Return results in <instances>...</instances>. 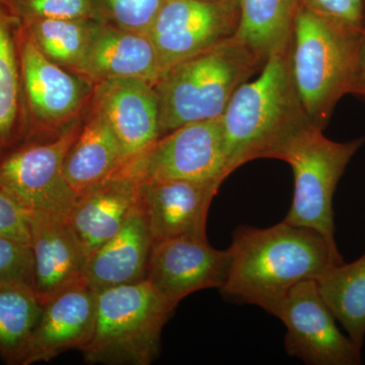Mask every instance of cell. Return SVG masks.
Segmentation results:
<instances>
[{"instance_id":"6da1fadb","label":"cell","mask_w":365,"mask_h":365,"mask_svg":"<svg viewBox=\"0 0 365 365\" xmlns=\"http://www.w3.org/2000/svg\"><path fill=\"white\" fill-rule=\"evenodd\" d=\"M230 250V273L220 292L273 316L295 285L344 262L319 232L285 222L267 228L240 225Z\"/></svg>"},{"instance_id":"7a4b0ae2","label":"cell","mask_w":365,"mask_h":365,"mask_svg":"<svg viewBox=\"0 0 365 365\" xmlns=\"http://www.w3.org/2000/svg\"><path fill=\"white\" fill-rule=\"evenodd\" d=\"M289 44L272 53L258 78L240 86L222 119L230 175L258 158H276L313 126L297 93Z\"/></svg>"},{"instance_id":"3957f363","label":"cell","mask_w":365,"mask_h":365,"mask_svg":"<svg viewBox=\"0 0 365 365\" xmlns=\"http://www.w3.org/2000/svg\"><path fill=\"white\" fill-rule=\"evenodd\" d=\"M265 62L234 36L170 67L153 85L160 137L184 125L222 116L237 88Z\"/></svg>"},{"instance_id":"277c9868","label":"cell","mask_w":365,"mask_h":365,"mask_svg":"<svg viewBox=\"0 0 365 365\" xmlns=\"http://www.w3.org/2000/svg\"><path fill=\"white\" fill-rule=\"evenodd\" d=\"M364 31L299 4L290 44L292 78L309 122L324 131L338 102L352 93Z\"/></svg>"},{"instance_id":"5b68a950","label":"cell","mask_w":365,"mask_h":365,"mask_svg":"<svg viewBox=\"0 0 365 365\" xmlns=\"http://www.w3.org/2000/svg\"><path fill=\"white\" fill-rule=\"evenodd\" d=\"M176 307L146 279L98 292L93 334L81 350L83 359L90 364H153Z\"/></svg>"},{"instance_id":"8992f818","label":"cell","mask_w":365,"mask_h":365,"mask_svg":"<svg viewBox=\"0 0 365 365\" xmlns=\"http://www.w3.org/2000/svg\"><path fill=\"white\" fill-rule=\"evenodd\" d=\"M364 143V137L345 143L331 140L314 126L295 137L280 157L290 165L294 177V198L283 222L312 228L338 249L334 194L346 168Z\"/></svg>"},{"instance_id":"52a82bcc","label":"cell","mask_w":365,"mask_h":365,"mask_svg":"<svg viewBox=\"0 0 365 365\" xmlns=\"http://www.w3.org/2000/svg\"><path fill=\"white\" fill-rule=\"evenodd\" d=\"M85 116L55 135L28 139L0 155V190L26 212L68 215L76 195L66 181L64 162Z\"/></svg>"},{"instance_id":"ba28073f","label":"cell","mask_w":365,"mask_h":365,"mask_svg":"<svg viewBox=\"0 0 365 365\" xmlns=\"http://www.w3.org/2000/svg\"><path fill=\"white\" fill-rule=\"evenodd\" d=\"M28 139L55 135L85 116L95 83L48 59L25 26L20 38Z\"/></svg>"},{"instance_id":"9c48e42d","label":"cell","mask_w":365,"mask_h":365,"mask_svg":"<svg viewBox=\"0 0 365 365\" xmlns=\"http://www.w3.org/2000/svg\"><path fill=\"white\" fill-rule=\"evenodd\" d=\"M119 172L137 182L218 180L230 176L220 117L179 127L127 160Z\"/></svg>"},{"instance_id":"30bf717a","label":"cell","mask_w":365,"mask_h":365,"mask_svg":"<svg viewBox=\"0 0 365 365\" xmlns=\"http://www.w3.org/2000/svg\"><path fill=\"white\" fill-rule=\"evenodd\" d=\"M287 327L285 350L309 365H357L361 349L341 332L316 280L295 285L275 314Z\"/></svg>"},{"instance_id":"8fae6325","label":"cell","mask_w":365,"mask_h":365,"mask_svg":"<svg viewBox=\"0 0 365 365\" xmlns=\"http://www.w3.org/2000/svg\"><path fill=\"white\" fill-rule=\"evenodd\" d=\"M239 18V0H165L148 33L163 73L175 64L234 37Z\"/></svg>"},{"instance_id":"7c38bea8","label":"cell","mask_w":365,"mask_h":365,"mask_svg":"<svg viewBox=\"0 0 365 365\" xmlns=\"http://www.w3.org/2000/svg\"><path fill=\"white\" fill-rule=\"evenodd\" d=\"M230 248L216 250L207 239L177 237L153 244L146 280L177 307L199 290L222 289L230 273Z\"/></svg>"},{"instance_id":"4fadbf2b","label":"cell","mask_w":365,"mask_h":365,"mask_svg":"<svg viewBox=\"0 0 365 365\" xmlns=\"http://www.w3.org/2000/svg\"><path fill=\"white\" fill-rule=\"evenodd\" d=\"M223 182L218 180H163L139 182V204L153 242L206 237L211 202Z\"/></svg>"},{"instance_id":"5bb4252c","label":"cell","mask_w":365,"mask_h":365,"mask_svg":"<svg viewBox=\"0 0 365 365\" xmlns=\"http://www.w3.org/2000/svg\"><path fill=\"white\" fill-rule=\"evenodd\" d=\"M33 255V289L45 304L62 290L86 280V258L66 215L29 212Z\"/></svg>"},{"instance_id":"9a60e30c","label":"cell","mask_w":365,"mask_h":365,"mask_svg":"<svg viewBox=\"0 0 365 365\" xmlns=\"http://www.w3.org/2000/svg\"><path fill=\"white\" fill-rule=\"evenodd\" d=\"M91 103L114 131L126 162L160 137V106L155 86L137 78L96 83Z\"/></svg>"},{"instance_id":"2e32d148","label":"cell","mask_w":365,"mask_h":365,"mask_svg":"<svg viewBox=\"0 0 365 365\" xmlns=\"http://www.w3.org/2000/svg\"><path fill=\"white\" fill-rule=\"evenodd\" d=\"M97 292L86 280L62 290L43 304L21 365L48 362L62 353L81 351L95 326Z\"/></svg>"},{"instance_id":"e0dca14e","label":"cell","mask_w":365,"mask_h":365,"mask_svg":"<svg viewBox=\"0 0 365 365\" xmlns=\"http://www.w3.org/2000/svg\"><path fill=\"white\" fill-rule=\"evenodd\" d=\"M138 203V182L119 170L76 197L67 222L86 258L121 230Z\"/></svg>"},{"instance_id":"ac0fdd59","label":"cell","mask_w":365,"mask_h":365,"mask_svg":"<svg viewBox=\"0 0 365 365\" xmlns=\"http://www.w3.org/2000/svg\"><path fill=\"white\" fill-rule=\"evenodd\" d=\"M162 73L157 49L150 36L103 23L78 71L95 85L122 78L143 79L155 85Z\"/></svg>"},{"instance_id":"d6986e66","label":"cell","mask_w":365,"mask_h":365,"mask_svg":"<svg viewBox=\"0 0 365 365\" xmlns=\"http://www.w3.org/2000/svg\"><path fill=\"white\" fill-rule=\"evenodd\" d=\"M153 244L138 203L121 230L86 261V282L98 292L145 280Z\"/></svg>"},{"instance_id":"ffe728a7","label":"cell","mask_w":365,"mask_h":365,"mask_svg":"<svg viewBox=\"0 0 365 365\" xmlns=\"http://www.w3.org/2000/svg\"><path fill=\"white\" fill-rule=\"evenodd\" d=\"M125 163L126 158L114 131L91 101L81 132L64 162L67 182L78 197L111 177Z\"/></svg>"},{"instance_id":"44dd1931","label":"cell","mask_w":365,"mask_h":365,"mask_svg":"<svg viewBox=\"0 0 365 365\" xmlns=\"http://www.w3.org/2000/svg\"><path fill=\"white\" fill-rule=\"evenodd\" d=\"M21 26L6 0H0V155L28 136L20 55Z\"/></svg>"},{"instance_id":"7402d4cb","label":"cell","mask_w":365,"mask_h":365,"mask_svg":"<svg viewBox=\"0 0 365 365\" xmlns=\"http://www.w3.org/2000/svg\"><path fill=\"white\" fill-rule=\"evenodd\" d=\"M299 0H239V25L235 37L267 61L289 44Z\"/></svg>"},{"instance_id":"603a6c76","label":"cell","mask_w":365,"mask_h":365,"mask_svg":"<svg viewBox=\"0 0 365 365\" xmlns=\"http://www.w3.org/2000/svg\"><path fill=\"white\" fill-rule=\"evenodd\" d=\"M316 282L337 322L361 349L365 338V254L352 263L333 266Z\"/></svg>"},{"instance_id":"cb8c5ba5","label":"cell","mask_w":365,"mask_h":365,"mask_svg":"<svg viewBox=\"0 0 365 365\" xmlns=\"http://www.w3.org/2000/svg\"><path fill=\"white\" fill-rule=\"evenodd\" d=\"M43 304L30 283L0 282V356L21 365Z\"/></svg>"},{"instance_id":"d4e9b609","label":"cell","mask_w":365,"mask_h":365,"mask_svg":"<svg viewBox=\"0 0 365 365\" xmlns=\"http://www.w3.org/2000/svg\"><path fill=\"white\" fill-rule=\"evenodd\" d=\"M102 21L95 18L38 20L23 24L48 59L78 73Z\"/></svg>"},{"instance_id":"484cf974","label":"cell","mask_w":365,"mask_h":365,"mask_svg":"<svg viewBox=\"0 0 365 365\" xmlns=\"http://www.w3.org/2000/svg\"><path fill=\"white\" fill-rule=\"evenodd\" d=\"M165 0H91L93 16L105 25L148 35Z\"/></svg>"},{"instance_id":"4316f807","label":"cell","mask_w":365,"mask_h":365,"mask_svg":"<svg viewBox=\"0 0 365 365\" xmlns=\"http://www.w3.org/2000/svg\"><path fill=\"white\" fill-rule=\"evenodd\" d=\"M6 2L20 18L21 24L38 20L95 18L91 0H6Z\"/></svg>"},{"instance_id":"83f0119b","label":"cell","mask_w":365,"mask_h":365,"mask_svg":"<svg viewBox=\"0 0 365 365\" xmlns=\"http://www.w3.org/2000/svg\"><path fill=\"white\" fill-rule=\"evenodd\" d=\"M33 255L30 245L0 237V282H32Z\"/></svg>"},{"instance_id":"f1b7e54d","label":"cell","mask_w":365,"mask_h":365,"mask_svg":"<svg viewBox=\"0 0 365 365\" xmlns=\"http://www.w3.org/2000/svg\"><path fill=\"white\" fill-rule=\"evenodd\" d=\"M299 4L319 16L365 30L364 0H299Z\"/></svg>"},{"instance_id":"f546056e","label":"cell","mask_w":365,"mask_h":365,"mask_svg":"<svg viewBox=\"0 0 365 365\" xmlns=\"http://www.w3.org/2000/svg\"><path fill=\"white\" fill-rule=\"evenodd\" d=\"M0 237L30 245L28 212L0 190Z\"/></svg>"},{"instance_id":"4dcf8cb0","label":"cell","mask_w":365,"mask_h":365,"mask_svg":"<svg viewBox=\"0 0 365 365\" xmlns=\"http://www.w3.org/2000/svg\"><path fill=\"white\" fill-rule=\"evenodd\" d=\"M352 93H356V95L365 98V30L362 35L361 42H360Z\"/></svg>"},{"instance_id":"1f68e13d","label":"cell","mask_w":365,"mask_h":365,"mask_svg":"<svg viewBox=\"0 0 365 365\" xmlns=\"http://www.w3.org/2000/svg\"><path fill=\"white\" fill-rule=\"evenodd\" d=\"M203 1H208V2H220V1H225V0H203Z\"/></svg>"}]
</instances>
